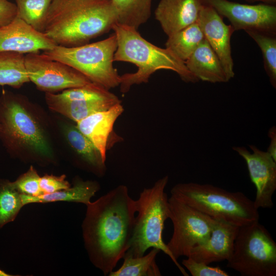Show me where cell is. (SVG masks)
Returning <instances> with one entry per match:
<instances>
[{"label":"cell","instance_id":"cell-1","mask_svg":"<svg viewBox=\"0 0 276 276\" xmlns=\"http://www.w3.org/2000/svg\"><path fill=\"white\" fill-rule=\"evenodd\" d=\"M86 206L82 224L84 247L91 263L105 275L113 270L129 248L135 200L119 185Z\"/></svg>","mask_w":276,"mask_h":276},{"label":"cell","instance_id":"cell-2","mask_svg":"<svg viewBox=\"0 0 276 276\" xmlns=\"http://www.w3.org/2000/svg\"><path fill=\"white\" fill-rule=\"evenodd\" d=\"M36 108L26 97L3 89L0 140L13 157L46 165L55 162V153L47 126Z\"/></svg>","mask_w":276,"mask_h":276},{"label":"cell","instance_id":"cell-3","mask_svg":"<svg viewBox=\"0 0 276 276\" xmlns=\"http://www.w3.org/2000/svg\"><path fill=\"white\" fill-rule=\"evenodd\" d=\"M117 23L111 0H53L43 33L57 45H83Z\"/></svg>","mask_w":276,"mask_h":276},{"label":"cell","instance_id":"cell-4","mask_svg":"<svg viewBox=\"0 0 276 276\" xmlns=\"http://www.w3.org/2000/svg\"><path fill=\"white\" fill-rule=\"evenodd\" d=\"M112 30L116 35L117 48L114 61L132 63L137 67L133 73L121 76L120 90L128 92L135 84L148 82L150 76L159 70H168L177 73L185 82L198 80L189 71L185 62L167 48L156 46L144 38L137 30L116 24Z\"/></svg>","mask_w":276,"mask_h":276},{"label":"cell","instance_id":"cell-5","mask_svg":"<svg viewBox=\"0 0 276 276\" xmlns=\"http://www.w3.org/2000/svg\"><path fill=\"white\" fill-rule=\"evenodd\" d=\"M168 181V175L158 179L151 188L144 189L135 200L137 215L129 246L124 256L141 257L149 248H156L168 256L184 276H188L163 239L165 222L169 214L168 198L165 192Z\"/></svg>","mask_w":276,"mask_h":276},{"label":"cell","instance_id":"cell-6","mask_svg":"<svg viewBox=\"0 0 276 276\" xmlns=\"http://www.w3.org/2000/svg\"><path fill=\"white\" fill-rule=\"evenodd\" d=\"M171 196L214 219L238 226L258 221V209L254 201L241 192H230L208 183H178Z\"/></svg>","mask_w":276,"mask_h":276},{"label":"cell","instance_id":"cell-7","mask_svg":"<svg viewBox=\"0 0 276 276\" xmlns=\"http://www.w3.org/2000/svg\"><path fill=\"white\" fill-rule=\"evenodd\" d=\"M117 41L114 34L97 42L67 47L57 45L42 54L63 62L86 77L91 82L109 90L120 85L121 76L113 67Z\"/></svg>","mask_w":276,"mask_h":276},{"label":"cell","instance_id":"cell-8","mask_svg":"<svg viewBox=\"0 0 276 276\" xmlns=\"http://www.w3.org/2000/svg\"><path fill=\"white\" fill-rule=\"evenodd\" d=\"M227 262L242 276H275L276 243L259 220L239 226Z\"/></svg>","mask_w":276,"mask_h":276},{"label":"cell","instance_id":"cell-9","mask_svg":"<svg viewBox=\"0 0 276 276\" xmlns=\"http://www.w3.org/2000/svg\"><path fill=\"white\" fill-rule=\"evenodd\" d=\"M169 214L173 233L167 246L173 257H188L195 246L210 238L214 218L171 196L168 198Z\"/></svg>","mask_w":276,"mask_h":276},{"label":"cell","instance_id":"cell-10","mask_svg":"<svg viewBox=\"0 0 276 276\" xmlns=\"http://www.w3.org/2000/svg\"><path fill=\"white\" fill-rule=\"evenodd\" d=\"M25 65L30 81L45 93H54L91 82L72 67L51 59L42 53L26 54Z\"/></svg>","mask_w":276,"mask_h":276},{"label":"cell","instance_id":"cell-11","mask_svg":"<svg viewBox=\"0 0 276 276\" xmlns=\"http://www.w3.org/2000/svg\"><path fill=\"white\" fill-rule=\"evenodd\" d=\"M226 17L235 31L254 30L276 35V7L260 4H239L228 0H201Z\"/></svg>","mask_w":276,"mask_h":276},{"label":"cell","instance_id":"cell-12","mask_svg":"<svg viewBox=\"0 0 276 276\" xmlns=\"http://www.w3.org/2000/svg\"><path fill=\"white\" fill-rule=\"evenodd\" d=\"M249 148L252 152L244 146L232 148L245 161L251 181L256 187L255 206L257 209H271L276 190V161L267 151L255 145H249Z\"/></svg>","mask_w":276,"mask_h":276},{"label":"cell","instance_id":"cell-13","mask_svg":"<svg viewBox=\"0 0 276 276\" xmlns=\"http://www.w3.org/2000/svg\"><path fill=\"white\" fill-rule=\"evenodd\" d=\"M197 22L204 38L215 52L230 79L235 76L232 57L231 38L235 31L231 25H226L213 7L203 4Z\"/></svg>","mask_w":276,"mask_h":276},{"label":"cell","instance_id":"cell-14","mask_svg":"<svg viewBox=\"0 0 276 276\" xmlns=\"http://www.w3.org/2000/svg\"><path fill=\"white\" fill-rule=\"evenodd\" d=\"M57 44L43 33L39 32L16 17L0 27V52L26 54L52 49Z\"/></svg>","mask_w":276,"mask_h":276},{"label":"cell","instance_id":"cell-15","mask_svg":"<svg viewBox=\"0 0 276 276\" xmlns=\"http://www.w3.org/2000/svg\"><path fill=\"white\" fill-rule=\"evenodd\" d=\"M124 111L121 103L95 113L76 123L77 128L94 144L104 159L108 150L122 141L114 131V123Z\"/></svg>","mask_w":276,"mask_h":276},{"label":"cell","instance_id":"cell-16","mask_svg":"<svg viewBox=\"0 0 276 276\" xmlns=\"http://www.w3.org/2000/svg\"><path fill=\"white\" fill-rule=\"evenodd\" d=\"M239 227L223 220L214 219L209 239L194 247L188 257L209 265L213 262L227 261L232 255Z\"/></svg>","mask_w":276,"mask_h":276},{"label":"cell","instance_id":"cell-17","mask_svg":"<svg viewBox=\"0 0 276 276\" xmlns=\"http://www.w3.org/2000/svg\"><path fill=\"white\" fill-rule=\"evenodd\" d=\"M202 6L201 0H160L155 17L169 36L196 22Z\"/></svg>","mask_w":276,"mask_h":276},{"label":"cell","instance_id":"cell-18","mask_svg":"<svg viewBox=\"0 0 276 276\" xmlns=\"http://www.w3.org/2000/svg\"><path fill=\"white\" fill-rule=\"evenodd\" d=\"M185 63L198 81L215 83L227 82L231 80L218 57L205 38Z\"/></svg>","mask_w":276,"mask_h":276},{"label":"cell","instance_id":"cell-19","mask_svg":"<svg viewBox=\"0 0 276 276\" xmlns=\"http://www.w3.org/2000/svg\"><path fill=\"white\" fill-rule=\"evenodd\" d=\"M64 132L68 144L84 167L96 175L103 176L106 171V160L94 144L76 125H65Z\"/></svg>","mask_w":276,"mask_h":276},{"label":"cell","instance_id":"cell-20","mask_svg":"<svg viewBox=\"0 0 276 276\" xmlns=\"http://www.w3.org/2000/svg\"><path fill=\"white\" fill-rule=\"evenodd\" d=\"M100 189L98 182L83 180L76 177L72 186L52 193L43 194L37 197L21 194L24 205L33 203H48L57 201H67L81 203L85 205L89 203L91 198Z\"/></svg>","mask_w":276,"mask_h":276},{"label":"cell","instance_id":"cell-21","mask_svg":"<svg viewBox=\"0 0 276 276\" xmlns=\"http://www.w3.org/2000/svg\"><path fill=\"white\" fill-rule=\"evenodd\" d=\"M45 100L48 107L76 122L95 113L107 110L121 102L113 101H63L54 99L46 93Z\"/></svg>","mask_w":276,"mask_h":276},{"label":"cell","instance_id":"cell-22","mask_svg":"<svg viewBox=\"0 0 276 276\" xmlns=\"http://www.w3.org/2000/svg\"><path fill=\"white\" fill-rule=\"evenodd\" d=\"M117 23L136 30L151 16L152 0H111Z\"/></svg>","mask_w":276,"mask_h":276},{"label":"cell","instance_id":"cell-23","mask_svg":"<svg viewBox=\"0 0 276 276\" xmlns=\"http://www.w3.org/2000/svg\"><path fill=\"white\" fill-rule=\"evenodd\" d=\"M168 37L165 44L166 48L184 62L204 39L197 21Z\"/></svg>","mask_w":276,"mask_h":276},{"label":"cell","instance_id":"cell-24","mask_svg":"<svg viewBox=\"0 0 276 276\" xmlns=\"http://www.w3.org/2000/svg\"><path fill=\"white\" fill-rule=\"evenodd\" d=\"M30 81L25 65V55L0 52V86L19 88Z\"/></svg>","mask_w":276,"mask_h":276},{"label":"cell","instance_id":"cell-25","mask_svg":"<svg viewBox=\"0 0 276 276\" xmlns=\"http://www.w3.org/2000/svg\"><path fill=\"white\" fill-rule=\"evenodd\" d=\"M160 250L152 249L141 257L124 256L122 266L111 271L109 276H160V270L156 263V257Z\"/></svg>","mask_w":276,"mask_h":276},{"label":"cell","instance_id":"cell-26","mask_svg":"<svg viewBox=\"0 0 276 276\" xmlns=\"http://www.w3.org/2000/svg\"><path fill=\"white\" fill-rule=\"evenodd\" d=\"M24 206L13 182L0 178V229L13 221Z\"/></svg>","mask_w":276,"mask_h":276},{"label":"cell","instance_id":"cell-27","mask_svg":"<svg viewBox=\"0 0 276 276\" xmlns=\"http://www.w3.org/2000/svg\"><path fill=\"white\" fill-rule=\"evenodd\" d=\"M49 93L54 99L63 101L102 100L121 102L109 90L93 82L65 89L59 94Z\"/></svg>","mask_w":276,"mask_h":276},{"label":"cell","instance_id":"cell-28","mask_svg":"<svg viewBox=\"0 0 276 276\" xmlns=\"http://www.w3.org/2000/svg\"><path fill=\"white\" fill-rule=\"evenodd\" d=\"M17 16L35 30L42 32L45 18L53 0H15Z\"/></svg>","mask_w":276,"mask_h":276},{"label":"cell","instance_id":"cell-29","mask_svg":"<svg viewBox=\"0 0 276 276\" xmlns=\"http://www.w3.org/2000/svg\"><path fill=\"white\" fill-rule=\"evenodd\" d=\"M245 32L261 49L264 66L271 85L276 88V37L275 35L254 30Z\"/></svg>","mask_w":276,"mask_h":276},{"label":"cell","instance_id":"cell-30","mask_svg":"<svg viewBox=\"0 0 276 276\" xmlns=\"http://www.w3.org/2000/svg\"><path fill=\"white\" fill-rule=\"evenodd\" d=\"M40 176L36 169L31 166L13 182L17 191L21 194L37 197L43 194L39 185Z\"/></svg>","mask_w":276,"mask_h":276},{"label":"cell","instance_id":"cell-31","mask_svg":"<svg viewBox=\"0 0 276 276\" xmlns=\"http://www.w3.org/2000/svg\"><path fill=\"white\" fill-rule=\"evenodd\" d=\"M182 260V265L192 276H228L229 274L220 267L210 266L209 264L197 262L190 257Z\"/></svg>","mask_w":276,"mask_h":276},{"label":"cell","instance_id":"cell-32","mask_svg":"<svg viewBox=\"0 0 276 276\" xmlns=\"http://www.w3.org/2000/svg\"><path fill=\"white\" fill-rule=\"evenodd\" d=\"M39 185L43 194L52 193L71 186L64 174L56 176L46 174L40 177Z\"/></svg>","mask_w":276,"mask_h":276},{"label":"cell","instance_id":"cell-33","mask_svg":"<svg viewBox=\"0 0 276 276\" xmlns=\"http://www.w3.org/2000/svg\"><path fill=\"white\" fill-rule=\"evenodd\" d=\"M17 16V7L8 0H0V27L11 22Z\"/></svg>","mask_w":276,"mask_h":276},{"label":"cell","instance_id":"cell-34","mask_svg":"<svg viewBox=\"0 0 276 276\" xmlns=\"http://www.w3.org/2000/svg\"><path fill=\"white\" fill-rule=\"evenodd\" d=\"M268 136L270 139V143L266 151L276 161V127L272 126L268 130Z\"/></svg>","mask_w":276,"mask_h":276},{"label":"cell","instance_id":"cell-35","mask_svg":"<svg viewBox=\"0 0 276 276\" xmlns=\"http://www.w3.org/2000/svg\"><path fill=\"white\" fill-rule=\"evenodd\" d=\"M250 2H262L264 4L274 5L276 3V0H246Z\"/></svg>","mask_w":276,"mask_h":276},{"label":"cell","instance_id":"cell-36","mask_svg":"<svg viewBox=\"0 0 276 276\" xmlns=\"http://www.w3.org/2000/svg\"><path fill=\"white\" fill-rule=\"evenodd\" d=\"M12 275H13L7 273L3 270L0 269V276H12Z\"/></svg>","mask_w":276,"mask_h":276},{"label":"cell","instance_id":"cell-37","mask_svg":"<svg viewBox=\"0 0 276 276\" xmlns=\"http://www.w3.org/2000/svg\"><path fill=\"white\" fill-rule=\"evenodd\" d=\"M0 129H1V123H0Z\"/></svg>","mask_w":276,"mask_h":276}]
</instances>
